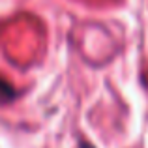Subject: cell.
Returning a JSON list of instances; mask_svg holds the SVG:
<instances>
[{"label": "cell", "mask_w": 148, "mask_h": 148, "mask_svg": "<svg viewBox=\"0 0 148 148\" xmlns=\"http://www.w3.org/2000/svg\"><path fill=\"white\" fill-rule=\"evenodd\" d=\"M11 96H13V88L0 79V99H10Z\"/></svg>", "instance_id": "1"}, {"label": "cell", "mask_w": 148, "mask_h": 148, "mask_svg": "<svg viewBox=\"0 0 148 148\" xmlns=\"http://www.w3.org/2000/svg\"><path fill=\"white\" fill-rule=\"evenodd\" d=\"M81 148H92V146L88 145V143H84V141H83V143H81Z\"/></svg>", "instance_id": "2"}]
</instances>
